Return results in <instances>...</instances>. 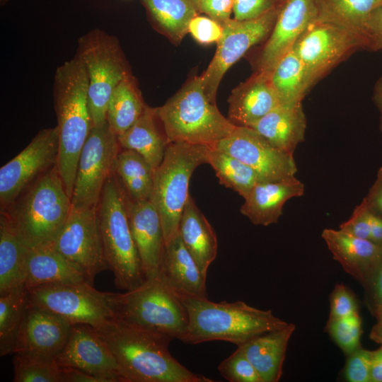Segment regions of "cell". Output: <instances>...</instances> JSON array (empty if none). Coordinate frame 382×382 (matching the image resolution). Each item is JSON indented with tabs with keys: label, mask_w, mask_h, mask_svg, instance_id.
Instances as JSON below:
<instances>
[{
	"label": "cell",
	"mask_w": 382,
	"mask_h": 382,
	"mask_svg": "<svg viewBox=\"0 0 382 382\" xmlns=\"http://www.w3.org/2000/svg\"><path fill=\"white\" fill-rule=\"evenodd\" d=\"M325 330L346 357L361 346L362 322L359 313L345 318H329Z\"/></svg>",
	"instance_id": "39"
},
{
	"label": "cell",
	"mask_w": 382,
	"mask_h": 382,
	"mask_svg": "<svg viewBox=\"0 0 382 382\" xmlns=\"http://www.w3.org/2000/svg\"><path fill=\"white\" fill-rule=\"evenodd\" d=\"M369 209L370 210V241L382 245V216Z\"/></svg>",
	"instance_id": "51"
},
{
	"label": "cell",
	"mask_w": 382,
	"mask_h": 382,
	"mask_svg": "<svg viewBox=\"0 0 382 382\" xmlns=\"http://www.w3.org/2000/svg\"><path fill=\"white\" fill-rule=\"evenodd\" d=\"M30 304L71 323L98 327L115 317L117 293L100 291L88 282L28 289Z\"/></svg>",
	"instance_id": "10"
},
{
	"label": "cell",
	"mask_w": 382,
	"mask_h": 382,
	"mask_svg": "<svg viewBox=\"0 0 382 382\" xmlns=\"http://www.w3.org/2000/svg\"><path fill=\"white\" fill-rule=\"evenodd\" d=\"M340 229L370 241V210L363 201L355 207L350 218L340 224Z\"/></svg>",
	"instance_id": "45"
},
{
	"label": "cell",
	"mask_w": 382,
	"mask_h": 382,
	"mask_svg": "<svg viewBox=\"0 0 382 382\" xmlns=\"http://www.w3.org/2000/svg\"><path fill=\"white\" fill-rule=\"evenodd\" d=\"M115 317L137 328L183 341L187 328L186 309L158 276L137 288L117 293Z\"/></svg>",
	"instance_id": "8"
},
{
	"label": "cell",
	"mask_w": 382,
	"mask_h": 382,
	"mask_svg": "<svg viewBox=\"0 0 382 382\" xmlns=\"http://www.w3.org/2000/svg\"><path fill=\"white\" fill-rule=\"evenodd\" d=\"M175 294L187 313V328L182 341L187 344L217 340L238 347L289 324L272 311L258 309L242 301L216 303L208 299Z\"/></svg>",
	"instance_id": "3"
},
{
	"label": "cell",
	"mask_w": 382,
	"mask_h": 382,
	"mask_svg": "<svg viewBox=\"0 0 382 382\" xmlns=\"http://www.w3.org/2000/svg\"><path fill=\"white\" fill-rule=\"evenodd\" d=\"M362 286L366 306L373 314L382 305V255Z\"/></svg>",
	"instance_id": "46"
},
{
	"label": "cell",
	"mask_w": 382,
	"mask_h": 382,
	"mask_svg": "<svg viewBox=\"0 0 382 382\" xmlns=\"http://www.w3.org/2000/svg\"><path fill=\"white\" fill-rule=\"evenodd\" d=\"M220 374L230 382H262L256 369L241 347L218 366Z\"/></svg>",
	"instance_id": "40"
},
{
	"label": "cell",
	"mask_w": 382,
	"mask_h": 382,
	"mask_svg": "<svg viewBox=\"0 0 382 382\" xmlns=\"http://www.w3.org/2000/svg\"><path fill=\"white\" fill-rule=\"evenodd\" d=\"M126 203L144 279L156 277L166 247L160 215L151 200L133 201L126 195Z\"/></svg>",
	"instance_id": "20"
},
{
	"label": "cell",
	"mask_w": 382,
	"mask_h": 382,
	"mask_svg": "<svg viewBox=\"0 0 382 382\" xmlns=\"http://www.w3.org/2000/svg\"><path fill=\"white\" fill-rule=\"evenodd\" d=\"M62 382H103L91 374L71 367H61Z\"/></svg>",
	"instance_id": "50"
},
{
	"label": "cell",
	"mask_w": 382,
	"mask_h": 382,
	"mask_svg": "<svg viewBox=\"0 0 382 382\" xmlns=\"http://www.w3.org/2000/svg\"><path fill=\"white\" fill-rule=\"evenodd\" d=\"M362 201L369 208L382 216V167L378 168L374 183Z\"/></svg>",
	"instance_id": "49"
},
{
	"label": "cell",
	"mask_w": 382,
	"mask_h": 382,
	"mask_svg": "<svg viewBox=\"0 0 382 382\" xmlns=\"http://www.w3.org/2000/svg\"><path fill=\"white\" fill-rule=\"evenodd\" d=\"M373 315L376 317L377 320H382V305L375 311Z\"/></svg>",
	"instance_id": "55"
},
{
	"label": "cell",
	"mask_w": 382,
	"mask_h": 382,
	"mask_svg": "<svg viewBox=\"0 0 382 382\" xmlns=\"http://www.w3.org/2000/svg\"><path fill=\"white\" fill-rule=\"evenodd\" d=\"M248 127L274 147L294 155L304 140L306 118L301 103L279 105Z\"/></svg>",
	"instance_id": "26"
},
{
	"label": "cell",
	"mask_w": 382,
	"mask_h": 382,
	"mask_svg": "<svg viewBox=\"0 0 382 382\" xmlns=\"http://www.w3.org/2000/svg\"><path fill=\"white\" fill-rule=\"evenodd\" d=\"M158 277L175 294L208 299L207 278L179 234L166 245Z\"/></svg>",
	"instance_id": "24"
},
{
	"label": "cell",
	"mask_w": 382,
	"mask_h": 382,
	"mask_svg": "<svg viewBox=\"0 0 382 382\" xmlns=\"http://www.w3.org/2000/svg\"><path fill=\"white\" fill-rule=\"evenodd\" d=\"M366 48L357 35L337 25L314 21L301 34L293 50L303 62L311 88L351 54Z\"/></svg>",
	"instance_id": "13"
},
{
	"label": "cell",
	"mask_w": 382,
	"mask_h": 382,
	"mask_svg": "<svg viewBox=\"0 0 382 382\" xmlns=\"http://www.w3.org/2000/svg\"><path fill=\"white\" fill-rule=\"evenodd\" d=\"M207 163L221 184L238 193L243 199L259 182L260 175L251 167L231 155L209 146Z\"/></svg>",
	"instance_id": "37"
},
{
	"label": "cell",
	"mask_w": 382,
	"mask_h": 382,
	"mask_svg": "<svg viewBox=\"0 0 382 382\" xmlns=\"http://www.w3.org/2000/svg\"><path fill=\"white\" fill-rule=\"evenodd\" d=\"M146 105L130 74L112 92L107 108V122L112 131L119 136L139 118Z\"/></svg>",
	"instance_id": "33"
},
{
	"label": "cell",
	"mask_w": 382,
	"mask_h": 382,
	"mask_svg": "<svg viewBox=\"0 0 382 382\" xmlns=\"http://www.w3.org/2000/svg\"><path fill=\"white\" fill-rule=\"evenodd\" d=\"M72 326L66 320L29 303L14 354L56 359L68 340Z\"/></svg>",
	"instance_id": "18"
},
{
	"label": "cell",
	"mask_w": 382,
	"mask_h": 382,
	"mask_svg": "<svg viewBox=\"0 0 382 382\" xmlns=\"http://www.w3.org/2000/svg\"><path fill=\"white\" fill-rule=\"evenodd\" d=\"M209 146L185 142L168 144L163 159L154 170L151 202L162 223L166 245L178 234L180 216L194 170L207 163Z\"/></svg>",
	"instance_id": "7"
},
{
	"label": "cell",
	"mask_w": 382,
	"mask_h": 382,
	"mask_svg": "<svg viewBox=\"0 0 382 382\" xmlns=\"http://www.w3.org/2000/svg\"><path fill=\"white\" fill-rule=\"evenodd\" d=\"M370 338L382 345V320H377L376 324L372 328Z\"/></svg>",
	"instance_id": "54"
},
{
	"label": "cell",
	"mask_w": 382,
	"mask_h": 382,
	"mask_svg": "<svg viewBox=\"0 0 382 382\" xmlns=\"http://www.w3.org/2000/svg\"><path fill=\"white\" fill-rule=\"evenodd\" d=\"M371 382H382V345L373 351Z\"/></svg>",
	"instance_id": "52"
},
{
	"label": "cell",
	"mask_w": 382,
	"mask_h": 382,
	"mask_svg": "<svg viewBox=\"0 0 382 382\" xmlns=\"http://www.w3.org/2000/svg\"><path fill=\"white\" fill-rule=\"evenodd\" d=\"M97 214L104 255L115 286L125 291L137 288L145 279L129 226L126 195L113 173L105 184Z\"/></svg>",
	"instance_id": "6"
},
{
	"label": "cell",
	"mask_w": 382,
	"mask_h": 382,
	"mask_svg": "<svg viewBox=\"0 0 382 382\" xmlns=\"http://www.w3.org/2000/svg\"><path fill=\"white\" fill-rule=\"evenodd\" d=\"M295 329V325L289 323L282 328L264 333L238 346L253 365L262 382H277L281 378L288 343Z\"/></svg>",
	"instance_id": "28"
},
{
	"label": "cell",
	"mask_w": 382,
	"mask_h": 382,
	"mask_svg": "<svg viewBox=\"0 0 382 382\" xmlns=\"http://www.w3.org/2000/svg\"><path fill=\"white\" fill-rule=\"evenodd\" d=\"M112 173L130 199L150 200L154 170L139 154L120 148L114 163Z\"/></svg>",
	"instance_id": "32"
},
{
	"label": "cell",
	"mask_w": 382,
	"mask_h": 382,
	"mask_svg": "<svg viewBox=\"0 0 382 382\" xmlns=\"http://www.w3.org/2000/svg\"><path fill=\"white\" fill-rule=\"evenodd\" d=\"M28 306V290L25 286L0 296L1 357L15 352Z\"/></svg>",
	"instance_id": "36"
},
{
	"label": "cell",
	"mask_w": 382,
	"mask_h": 382,
	"mask_svg": "<svg viewBox=\"0 0 382 382\" xmlns=\"http://www.w3.org/2000/svg\"><path fill=\"white\" fill-rule=\"evenodd\" d=\"M77 55L88 77V105L93 127L107 123V108L116 86L131 74L117 38L93 29L78 40Z\"/></svg>",
	"instance_id": "9"
},
{
	"label": "cell",
	"mask_w": 382,
	"mask_h": 382,
	"mask_svg": "<svg viewBox=\"0 0 382 382\" xmlns=\"http://www.w3.org/2000/svg\"><path fill=\"white\" fill-rule=\"evenodd\" d=\"M13 364L14 382H62V368L56 359L15 354Z\"/></svg>",
	"instance_id": "38"
},
{
	"label": "cell",
	"mask_w": 382,
	"mask_h": 382,
	"mask_svg": "<svg viewBox=\"0 0 382 382\" xmlns=\"http://www.w3.org/2000/svg\"><path fill=\"white\" fill-rule=\"evenodd\" d=\"M59 137L57 168L71 197L80 154L93 127L88 105V77L77 56L58 66L53 85Z\"/></svg>",
	"instance_id": "2"
},
{
	"label": "cell",
	"mask_w": 382,
	"mask_h": 382,
	"mask_svg": "<svg viewBox=\"0 0 382 382\" xmlns=\"http://www.w3.org/2000/svg\"><path fill=\"white\" fill-rule=\"evenodd\" d=\"M364 38L366 49L382 50V0L367 18L364 29Z\"/></svg>",
	"instance_id": "47"
},
{
	"label": "cell",
	"mask_w": 382,
	"mask_h": 382,
	"mask_svg": "<svg viewBox=\"0 0 382 382\" xmlns=\"http://www.w3.org/2000/svg\"><path fill=\"white\" fill-rule=\"evenodd\" d=\"M270 79L280 105L301 103L311 89L304 65L293 49L277 62Z\"/></svg>",
	"instance_id": "34"
},
{
	"label": "cell",
	"mask_w": 382,
	"mask_h": 382,
	"mask_svg": "<svg viewBox=\"0 0 382 382\" xmlns=\"http://www.w3.org/2000/svg\"><path fill=\"white\" fill-rule=\"evenodd\" d=\"M188 33L198 43L209 45L220 40L223 27L221 23L209 16L197 15L190 21Z\"/></svg>",
	"instance_id": "43"
},
{
	"label": "cell",
	"mask_w": 382,
	"mask_h": 382,
	"mask_svg": "<svg viewBox=\"0 0 382 382\" xmlns=\"http://www.w3.org/2000/svg\"><path fill=\"white\" fill-rule=\"evenodd\" d=\"M197 5L199 13L222 24L231 18L233 0H197Z\"/></svg>",
	"instance_id": "48"
},
{
	"label": "cell",
	"mask_w": 382,
	"mask_h": 382,
	"mask_svg": "<svg viewBox=\"0 0 382 382\" xmlns=\"http://www.w3.org/2000/svg\"><path fill=\"white\" fill-rule=\"evenodd\" d=\"M156 110L169 144L213 146L236 127L209 100L200 76L190 79Z\"/></svg>",
	"instance_id": "5"
},
{
	"label": "cell",
	"mask_w": 382,
	"mask_h": 382,
	"mask_svg": "<svg viewBox=\"0 0 382 382\" xmlns=\"http://www.w3.org/2000/svg\"><path fill=\"white\" fill-rule=\"evenodd\" d=\"M381 1L315 0L317 8L316 21L342 27L357 35L365 42L364 29L366 21L371 11Z\"/></svg>",
	"instance_id": "35"
},
{
	"label": "cell",
	"mask_w": 382,
	"mask_h": 382,
	"mask_svg": "<svg viewBox=\"0 0 382 382\" xmlns=\"http://www.w3.org/2000/svg\"><path fill=\"white\" fill-rule=\"evenodd\" d=\"M71 209L57 165L1 212L30 248L52 245Z\"/></svg>",
	"instance_id": "4"
},
{
	"label": "cell",
	"mask_w": 382,
	"mask_h": 382,
	"mask_svg": "<svg viewBox=\"0 0 382 382\" xmlns=\"http://www.w3.org/2000/svg\"><path fill=\"white\" fill-rule=\"evenodd\" d=\"M52 247L76 265L93 284L96 276L109 270L99 229L97 207L74 208Z\"/></svg>",
	"instance_id": "15"
},
{
	"label": "cell",
	"mask_w": 382,
	"mask_h": 382,
	"mask_svg": "<svg viewBox=\"0 0 382 382\" xmlns=\"http://www.w3.org/2000/svg\"><path fill=\"white\" fill-rule=\"evenodd\" d=\"M321 236L333 258L363 285L382 255V245L353 236L340 228H325Z\"/></svg>",
	"instance_id": "23"
},
{
	"label": "cell",
	"mask_w": 382,
	"mask_h": 382,
	"mask_svg": "<svg viewBox=\"0 0 382 382\" xmlns=\"http://www.w3.org/2000/svg\"><path fill=\"white\" fill-rule=\"evenodd\" d=\"M113 354L125 382H213L175 359L172 337L127 324L117 317L94 328Z\"/></svg>",
	"instance_id": "1"
},
{
	"label": "cell",
	"mask_w": 382,
	"mask_h": 382,
	"mask_svg": "<svg viewBox=\"0 0 382 382\" xmlns=\"http://www.w3.org/2000/svg\"><path fill=\"white\" fill-rule=\"evenodd\" d=\"M283 2L257 18H230L221 24L223 33L216 42L214 56L200 76L205 93L212 103L216 104L218 88L227 70L270 35Z\"/></svg>",
	"instance_id": "12"
},
{
	"label": "cell",
	"mask_w": 382,
	"mask_h": 382,
	"mask_svg": "<svg viewBox=\"0 0 382 382\" xmlns=\"http://www.w3.org/2000/svg\"><path fill=\"white\" fill-rule=\"evenodd\" d=\"M373 351L358 347L347 356L343 375L348 382H371Z\"/></svg>",
	"instance_id": "41"
},
{
	"label": "cell",
	"mask_w": 382,
	"mask_h": 382,
	"mask_svg": "<svg viewBox=\"0 0 382 382\" xmlns=\"http://www.w3.org/2000/svg\"><path fill=\"white\" fill-rule=\"evenodd\" d=\"M30 248L8 218L0 214V296L24 286Z\"/></svg>",
	"instance_id": "30"
},
{
	"label": "cell",
	"mask_w": 382,
	"mask_h": 382,
	"mask_svg": "<svg viewBox=\"0 0 382 382\" xmlns=\"http://www.w3.org/2000/svg\"><path fill=\"white\" fill-rule=\"evenodd\" d=\"M284 0H233L234 19L248 21L265 14Z\"/></svg>",
	"instance_id": "44"
},
{
	"label": "cell",
	"mask_w": 382,
	"mask_h": 382,
	"mask_svg": "<svg viewBox=\"0 0 382 382\" xmlns=\"http://www.w3.org/2000/svg\"><path fill=\"white\" fill-rule=\"evenodd\" d=\"M56 361L60 367L79 369L103 382H125L111 350L95 328L87 324H73Z\"/></svg>",
	"instance_id": "17"
},
{
	"label": "cell",
	"mask_w": 382,
	"mask_h": 382,
	"mask_svg": "<svg viewBox=\"0 0 382 382\" xmlns=\"http://www.w3.org/2000/svg\"><path fill=\"white\" fill-rule=\"evenodd\" d=\"M178 234L207 278L209 267L217 255V238L213 227L190 195L180 216Z\"/></svg>",
	"instance_id": "27"
},
{
	"label": "cell",
	"mask_w": 382,
	"mask_h": 382,
	"mask_svg": "<svg viewBox=\"0 0 382 382\" xmlns=\"http://www.w3.org/2000/svg\"><path fill=\"white\" fill-rule=\"evenodd\" d=\"M213 146L253 168L263 181H275L295 176L294 155L269 143L248 127L236 126L232 132Z\"/></svg>",
	"instance_id": "16"
},
{
	"label": "cell",
	"mask_w": 382,
	"mask_h": 382,
	"mask_svg": "<svg viewBox=\"0 0 382 382\" xmlns=\"http://www.w3.org/2000/svg\"><path fill=\"white\" fill-rule=\"evenodd\" d=\"M228 119L236 126L249 127L280 105L270 74L257 71L240 83L228 98Z\"/></svg>",
	"instance_id": "22"
},
{
	"label": "cell",
	"mask_w": 382,
	"mask_h": 382,
	"mask_svg": "<svg viewBox=\"0 0 382 382\" xmlns=\"http://www.w3.org/2000/svg\"><path fill=\"white\" fill-rule=\"evenodd\" d=\"M120 149L117 137L108 122L92 127L78 161L71 197L72 207H98Z\"/></svg>",
	"instance_id": "11"
},
{
	"label": "cell",
	"mask_w": 382,
	"mask_h": 382,
	"mask_svg": "<svg viewBox=\"0 0 382 382\" xmlns=\"http://www.w3.org/2000/svg\"><path fill=\"white\" fill-rule=\"evenodd\" d=\"M316 18L315 0H284L260 53L257 71L270 74Z\"/></svg>",
	"instance_id": "19"
},
{
	"label": "cell",
	"mask_w": 382,
	"mask_h": 382,
	"mask_svg": "<svg viewBox=\"0 0 382 382\" xmlns=\"http://www.w3.org/2000/svg\"><path fill=\"white\" fill-rule=\"evenodd\" d=\"M304 185L295 176L280 180L261 181L250 191L241 213L255 225L267 226L278 221L284 204L304 193Z\"/></svg>",
	"instance_id": "21"
},
{
	"label": "cell",
	"mask_w": 382,
	"mask_h": 382,
	"mask_svg": "<svg viewBox=\"0 0 382 382\" xmlns=\"http://www.w3.org/2000/svg\"><path fill=\"white\" fill-rule=\"evenodd\" d=\"M117 137L121 149L137 152L154 170L162 162L169 144L158 117L156 108L149 105L127 131Z\"/></svg>",
	"instance_id": "29"
},
{
	"label": "cell",
	"mask_w": 382,
	"mask_h": 382,
	"mask_svg": "<svg viewBox=\"0 0 382 382\" xmlns=\"http://www.w3.org/2000/svg\"><path fill=\"white\" fill-rule=\"evenodd\" d=\"M142 1L154 28L174 43L180 42L199 13L197 0Z\"/></svg>",
	"instance_id": "31"
},
{
	"label": "cell",
	"mask_w": 382,
	"mask_h": 382,
	"mask_svg": "<svg viewBox=\"0 0 382 382\" xmlns=\"http://www.w3.org/2000/svg\"><path fill=\"white\" fill-rule=\"evenodd\" d=\"M358 313L357 300L354 293L345 284H336L330 295L329 318H345Z\"/></svg>",
	"instance_id": "42"
},
{
	"label": "cell",
	"mask_w": 382,
	"mask_h": 382,
	"mask_svg": "<svg viewBox=\"0 0 382 382\" xmlns=\"http://www.w3.org/2000/svg\"><path fill=\"white\" fill-rule=\"evenodd\" d=\"M85 282L91 283L82 270L52 245L30 249L24 279L27 289L47 284Z\"/></svg>",
	"instance_id": "25"
},
{
	"label": "cell",
	"mask_w": 382,
	"mask_h": 382,
	"mask_svg": "<svg viewBox=\"0 0 382 382\" xmlns=\"http://www.w3.org/2000/svg\"><path fill=\"white\" fill-rule=\"evenodd\" d=\"M58 154L57 128H45L40 130L18 155L1 167V212L57 164Z\"/></svg>",
	"instance_id": "14"
},
{
	"label": "cell",
	"mask_w": 382,
	"mask_h": 382,
	"mask_svg": "<svg viewBox=\"0 0 382 382\" xmlns=\"http://www.w3.org/2000/svg\"><path fill=\"white\" fill-rule=\"evenodd\" d=\"M373 100L380 112L379 127L382 132V78L378 79L375 84L373 93Z\"/></svg>",
	"instance_id": "53"
},
{
	"label": "cell",
	"mask_w": 382,
	"mask_h": 382,
	"mask_svg": "<svg viewBox=\"0 0 382 382\" xmlns=\"http://www.w3.org/2000/svg\"><path fill=\"white\" fill-rule=\"evenodd\" d=\"M9 0H0L1 6H4Z\"/></svg>",
	"instance_id": "56"
}]
</instances>
